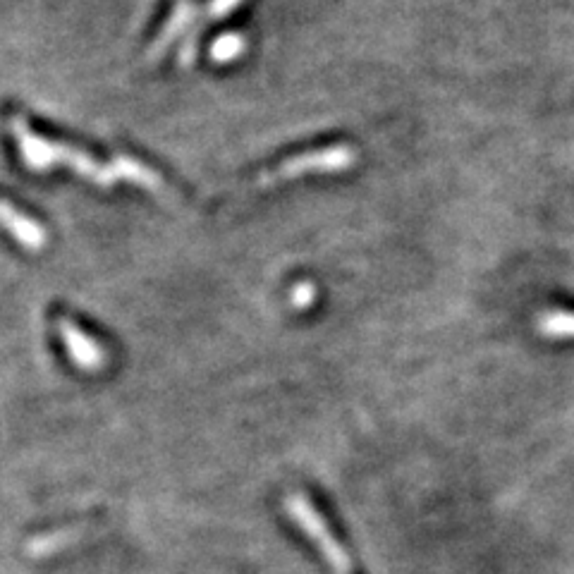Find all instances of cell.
Segmentation results:
<instances>
[{
  "instance_id": "8",
  "label": "cell",
  "mask_w": 574,
  "mask_h": 574,
  "mask_svg": "<svg viewBox=\"0 0 574 574\" xmlns=\"http://www.w3.org/2000/svg\"><path fill=\"white\" fill-rule=\"evenodd\" d=\"M539 328L548 338H574V314L570 311H548L541 316Z\"/></svg>"
},
{
  "instance_id": "6",
  "label": "cell",
  "mask_w": 574,
  "mask_h": 574,
  "mask_svg": "<svg viewBox=\"0 0 574 574\" xmlns=\"http://www.w3.org/2000/svg\"><path fill=\"white\" fill-rule=\"evenodd\" d=\"M192 15H194L192 3H189V0H182V3L177 5V8H175L173 17H170L166 27H163L161 36H158V39H156V44L151 46V56H154V58H156V56H161V53L166 51V48L170 46V41H173L175 36L180 34L182 29H185L189 22H192Z\"/></svg>"
},
{
  "instance_id": "5",
  "label": "cell",
  "mask_w": 574,
  "mask_h": 574,
  "mask_svg": "<svg viewBox=\"0 0 574 574\" xmlns=\"http://www.w3.org/2000/svg\"><path fill=\"white\" fill-rule=\"evenodd\" d=\"M0 223H3L5 230H8L17 242H22L24 247L41 249L46 244L44 228L17 211L15 206L5 204V201H0Z\"/></svg>"
},
{
  "instance_id": "2",
  "label": "cell",
  "mask_w": 574,
  "mask_h": 574,
  "mask_svg": "<svg viewBox=\"0 0 574 574\" xmlns=\"http://www.w3.org/2000/svg\"><path fill=\"white\" fill-rule=\"evenodd\" d=\"M285 510L292 522H295L297 527L309 536L311 543L319 548L323 560H326L335 572L352 574L350 555H347L345 548L340 546V541L333 536V531L326 524V519H323L321 512L311 505V500L307 496H302V493H292V496H287Z\"/></svg>"
},
{
  "instance_id": "3",
  "label": "cell",
  "mask_w": 574,
  "mask_h": 574,
  "mask_svg": "<svg viewBox=\"0 0 574 574\" xmlns=\"http://www.w3.org/2000/svg\"><path fill=\"white\" fill-rule=\"evenodd\" d=\"M354 163V151L347 149V146H333V149L326 151H314V154H304L297 158H290L285 161L278 170H273L271 175H261L259 185H268V182L285 180V177H297V175H307V173H326V170H343L350 168Z\"/></svg>"
},
{
  "instance_id": "4",
  "label": "cell",
  "mask_w": 574,
  "mask_h": 574,
  "mask_svg": "<svg viewBox=\"0 0 574 574\" xmlns=\"http://www.w3.org/2000/svg\"><path fill=\"white\" fill-rule=\"evenodd\" d=\"M58 333H60V338H63L67 352H70L72 362H75L79 369H84V371L101 369L106 354H103L101 347L96 345L94 340H91L89 335L77 326V323L60 319L58 321Z\"/></svg>"
},
{
  "instance_id": "10",
  "label": "cell",
  "mask_w": 574,
  "mask_h": 574,
  "mask_svg": "<svg viewBox=\"0 0 574 574\" xmlns=\"http://www.w3.org/2000/svg\"><path fill=\"white\" fill-rule=\"evenodd\" d=\"M311 299H314V290H311V285H297L295 292H292V302H295V307H307Z\"/></svg>"
},
{
  "instance_id": "1",
  "label": "cell",
  "mask_w": 574,
  "mask_h": 574,
  "mask_svg": "<svg viewBox=\"0 0 574 574\" xmlns=\"http://www.w3.org/2000/svg\"><path fill=\"white\" fill-rule=\"evenodd\" d=\"M10 130L15 134L17 144H20L22 158L29 168L34 170H48L53 166H67L75 170L77 175L87 177V180L96 182V185L108 187L115 185L118 180L134 182V185L149 189V192H163V180L156 170L146 168L144 163L134 161V158L118 156L111 163H99L89 158L82 151L72 149V146L48 142V139L39 137L29 130L27 120L15 115L10 120Z\"/></svg>"
},
{
  "instance_id": "7",
  "label": "cell",
  "mask_w": 574,
  "mask_h": 574,
  "mask_svg": "<svg viewBox=\"0 0 574 574\" xmlns=\"http://www.w3.org/2000/svg\"><path fill=\"white\" fill-rule=\"evenodd\" d=\"M79 531L77 529H63V531H53V534L39 536V539L29 541L27 551L34 555V558H44V555H51L60 551V548L70 546L72 541H77Z\"/></svg>"
},
{
  "instance_id": "9",
  "label": "cell",
  "mask_w": 574,
  "mask_h": 574,
  "mask_svg": "<svg viewBox=\"0 0 574 574\" xmlns=\"http://www.w3.org/2000/svg\"><path fill=\"white\" fill-rule=\"evenodd\" d=\"M242 51H244V41L237 34L221 36V39H218L211 48L213 58H216L218 63H228V60H235Z\"/></svg>"
}]
</instances>
